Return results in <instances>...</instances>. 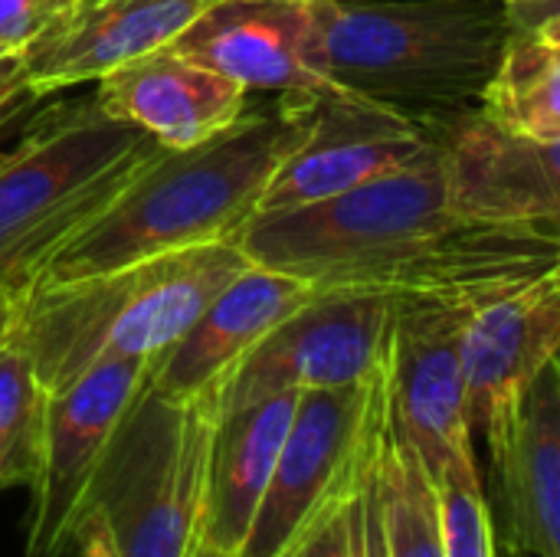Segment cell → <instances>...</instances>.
Returning a JSON list of instances; mask_svg holds the SVG:
<instances>
[{"instance_id":"4316f807","label":"cell","mask_w":560,"mask_h":557,"mask_svg":"<svg viewBox=\"0 0 560 557\" xmlns=\"http://www.w3.org/2000/svg\"><path fill=\"white\" fill-rule=\"evenodd\" d=\"M36 102V95L26 85V72H23V59L20 56H3L0 59V135L23 115V108H30Z\"/></svg>"},{"instance_id":"3957f363","label":"cell","mask_w":560,"mask_h":557,"mask_svg":"<svg viewBox=\"0 0 560 557\" xmlns=\"http://www.w3.org/2000/svg\"><path fill=\"white\" fill-rule=\"evenodd\" d=\"M502 0H315V62L407 115L472 108L509 43Z\"/></svg>"},{"instance_id":"52a82bcc","label":"cell","mask_w":560,"mask_h":557,"mask_svg":"<svg viewBox=\"0 0 560 557\" xmlns=\"http://www.w3.org/2000/svg\"><path fill=\"white\" fill-rule=\"evenodd\" d=\"M377 387L381 364L361 384L299 391L276 469L240 557H292L345 496L364 463Z\"/></svg>"},{"instance_id":"44dd1931","label":"cell","mask_w":560,"mask_h":557,"mask_svg":"<svg viewBox=\"0 0 560 557\" xmlns=\"http://www.w3.org/2000/svg\"><path fill=\"white\" fill-rule=\"evenodd\" d=\"M476 108L512 135L560 141V20L535 30L512 26Z\"/></svg>"},{"instance_id":"4fadbf2b","label":"cell","mask_w":560,"mask_h":557,"mask_svg":"<svg viewBox=\"0 0 560 557\" xmlns=\"http://www.w3.org/2000/svg\"><path fill=\"white\" fill-rule=\"evenodd\" d=\"M171 49L230 76L246 92H341L315 62V0H217Z\"/></svg>"},{"instance_id":"9c48e42d","label":"cell","mask_w":560,"mask_h":557,"mask_svg":"<svg viewBox=\"0 0 560 557\" xmlns=\"http://www.w3.org/2000/svg\"><path fill=\"white\" fill-rule=\"evenodd\" d=\"M151 364V358H112L46 394L39 463L26 486V557H62L75 548L102 456L148 384Z\"/></svg>"},{"instance_id":"8992f818","label":"cell","mask_w":560,"mask_h":557,"mask_svg":"<svg viewBox=\"0 0 560 557\" xmlns=\"http://www.w3.org/2000/svg\"><path fill=\"white\" fill-rule=\"evenodd\" d=\"M217 414L220 384L194 397L144 384L131 401L89 492L118 557H190L203 535Z\"/></svg>"},{"instance_id":"277c9868","label":"cell","mask_w":560,"mask_h":557,"mask_svg":"<svg viewBox=\"0 0 560 557\" xmlns=\"http://www.w3.org/2000/svg\"><path fill=\"white\" fill-rule=\"evenodd\" d=\"M236 240L194 246L121 269L33 286L16 299L13 341L46 394L112 358H158L243 269Z\"/></svg>"},{"instance_id":"ba28073f","label":"cell","mask_w":560,"mask_h":557,"mask_svg":"<svg viewBox=\"0 0 560 557\" xmlns=\"http://www.w3.org/2000/svg\"><path fill=\"white\" fill-rule=\"evenodd\" d=\"M394 289L322 286L253 345L220 381V410L279 391L368 381L387 348Z\"/></svg>"},{"instance_id":"484cf974","label":"cell","mask_w":560,"mask_h":557,"mask_svg":"<svg viewBox=\"0 0 560 557\" xmlns=\"http://www.w3.org/2000/svg\"><path fill=\"white\" fill-rule=\"evenodd\" d=\"M377 397H381V387H377ZM374 417H377V407H374ZM361 557H387L381 496H377V466H374V423H371V440H368L364 469H361Z\"/></svg>"},{"instance_id":"f1b7e54d","label":"cell","mask_w":560,"mask_h":557,"mask_svg":"<svg viewBox=\"0 0 560 557\" xmlns=\"http://www.w3.org/2000/svg\"><path fill=\"white\" fill-rule=\"evenodd\" d=\"M13 322H16V299L10 292L0 289V348L10 341L13 335Z\"/></svg>"},{"instance_id":"ac0fdd59","label":"cell","mask_w":560,"mask_h":557,"mask_svg":"<svg viewBox=\"0 0 560 557\" xmlns=\"http://www.w3.org/2000/svg\"><path fill=\"white\" fill-rule=\"evenodd\" d=\"M499 506L512 555L560 557V361H548L525 391L502 456Z\"/></svg>"},{"instance_id":"e0dca14e","label":"cell","mask_w":560,"mask_h":557,"mask_svg":"<svg viewBox=\"0 0 560 557\" xmlns=\"http://www.w3.org/2000/svg\"><path fill=\"white\" fill-rule=\"evenodd\" d=\"M312 292L315 286L295 276L249 263L200 309L184 335L154 358L148 384L167 397H194L220 384L226 371Z\"/></svg>"},{"instance_id":"83f0119b","label":"cell","mask_w":560,"mask_h":557,"mask_svg":"<svg viewBox=\"0 0 560 557\" xmlns=\"http://www.w3.org/2000/svg\"><path fill=\"white\" fill-rule=\"evenodd\" d=\"M75 552H79V557H118L112 532H108L105 519L95 509H89V515H85V522H82V529L75 535Z\"/></svg>"},{"instance_id":"6da1fadb","label":"cell","mask_w":560,"mask_h":557,"mask_svg":"<svg viewBox=\"0 0 560 557\" xmlns=\"http://www.w3.org/2000/svg\"><path fill=\"white\" fill-rule=\"evenodd\" d=\"M236 246L249 263L315 289L377 286L476 309L558 272L560 223L469 217L433 141L404 171L305 207L253 213L236 233Z\"/></svg>"},{"instance_id":"7402d4cb","label":"cell","mask_w":560,"mask_h":557,"mask_svg":"<svg viewBox=\"0 0 560 557\" xmlns=\"http://www.w3.org/2000/svg\"><path fill=\"white\" fill-rule=\"evenodd\" d=\"M46 420V387L33 374L26 351L10 338L0 348V492L30 486Z\"/></svg>"},{"instance_id":"f546056e","label":"cell","mask_w":560,"mask_h":557,"mask_svg":"<svg viewBox=\"0 0 560 557\" xmlns=\"http://www.w3.org/2000/svg\"><path fill=\"white\" fill-rule=\"evenodd\" d=\"M190 557H240V555H230V552L217 548L213 542H207V538L200 535V542L194 545V552H190Z\"/></svg>"},{"instance_id":"8fae6325","label":"cell","mask_w":560,"mask_h":557,"mask_svg":"<svg viewBox=\"0 0 560 557\" xmlns=\"http://www.w3.org/2000/svg\"><path fill=\"white\" fill-rule=\"evenodd\" d=\"M430 144L423 115H407L354 92H325L312 105L305 135L269 177L256 213L305 207L404 171Z\"/></svg>"},{"instance_id":"7a4b0ae2","label":"cell","mask_w":560,"mask_h":557,"mask_svg":"<svg viewBox=\"0 0 560 557\" xmlns=\"http://www.w3.org/2000/svg\"><path fill=\"white\" fill-rule=\"evenodd\" d=\"M318 95H279L184 151L161 148L43 266L33 286H56L141 259L226 243L249 223L259 197L308 128ZM30 292V289H26Z\"/></svg>"},{"instance_id":"ffe728a7","label":"cell","mask_w":560,"mask_h":557,"mask_svg":"<svg viewBox=\"0 0 560 557\" xmlns=\"http://www.w3.org/2000/svg\"><path fill=\"white\" fill-rule=\"evenodd\" d=\"M374 466L387 557H443L436 486L400 430V420L390 407L384 364L374 417Z\"/></svg>"},{"instance_id":"d4e9b609","label":"cell","mask_w":560,"mask_h":557,"mask_svg":"<svg viewBox=\"0 0 560 557\" xmlns=\"http://www.w3.org/2000/svg\"><path fill=\"white\" fill-rule=\"evenodd\" d=\"M75 0H0V59L23 56L56 23L69 16Z\"/></svg>"},{"instance_id":"2e32d148","label":"cell","mask_w":560,"mask_h":557,"mask_svg":"<svg viewBox=\"0 0 560 557\" xmlns=\"http://www.w3.org/2000/svg\"><path fill=\"white\" fill-rule=\"evenodd\" d=\"M217 0H75L69 16L20 59L36 98L95 82L108 69L171 46Z\"/></svg>"},{"instance_id":"5b68a950","label":"cell","mask_w":560,"mask_h":557,"mask_svg":"<svg viewBox=\"0 0 560 557\" xmlns=\"http://www.w3.org/2000/svg\"><path fill=\"white\" fill-rule=\"evenodd\" d=\"M161 144L112 118L95 95L46 108L0 151V289L20 299Z\"/></svg>"},{"instance_id":"4dcf8cb0","label":"cell","mask_w":560,"mask_h":557,"mask_svg":"<svg viewBox=\"0 0 560 557\" xmlns=\"http://www.w3.org/2000/svg\"><path fill=\"white\" fill-rule=\"evenodd\" d=\"M505 7H518V3H535V0H502Z\"/></svg>"},{"instance_id":"cb8c5ba5","label":"cell","mask_w":560,"mask_h":557,"mask_svg":"<svg viewBox=\"0 0 560 557\" xmlns=\"http://www.w3.org/2000/svg\"><path fill=\"white\" fill-rule=\"evenodd\" d=\"M361 469L354 483L345 489V496L322 515V522L305 535V542L292 557H361Z\"/></svg>"},{"instance_id":"5bb4252c","label":"cell","mask_w":560,"mask_h":557,"mask_svg":"<svg viewBox=\"0 0 560 557\" xmlns=\"http://www.w3.org/2000/svg\"><path fill=\"white\" fill-rule=\"evenodd\" d=\"M469 217L489 223H560L558 141H532L479 108L423 115Z\"/></svg>"},{"instance_id":"1f68e13d","label":"cell","mask_w":560,"mask_h":557,"mask_svg":"<svg viewBox=\"0 0 560 557\" xmlns=\"http://www.w3.org/2000/svg\"><path fill=\"white\" fill-rule=\"evenodd\" d=\"M512 557H528V555H512Z\"/></svg>"},{"instance_id":"603a6c76","label":"cell","mask_w":560,"mask_h":557,"mask_svg":"<svg viewBox=\"0 0 560 557\" xmlns=\"http://www.w3.org/2000/svg\"><path fill=\"white\" fill-rule=\"evenodd\" d=\"M443 557H495V522L479 466H453L433 479Z\"/></svg>"},{"instance_id":"d6986e66","label":"cell","mask_w":560,"mask_h":557,"mask_svg":"<svg viewBox=\"0 0 560 557\" xmlns=\"http://www.w3.org/2000/svg\"><path fill=\"white\" fill-rule=\"evenodd\" d=\"M295 401L299 391H279L217 414L207 463L203 538L230 555H240L246 545Z\"/></svg>"},{"instance_id":"9a60e30c","label":"cell","mask_w":560,"mask_h":557,"mask_svg":"<svg viewBox=\"0 0 560 557\" xmlns=\"http://www.w3.org/2000/svg\"><path fill=\"white\" fill-rule=\"evenodd\" d=\"M95 102L141 128L167 151H184L226 131L246 105V89L171 46L135 56L95 79Z\"/></svg>"},{"instance_id":"30bf717a","label":"cell","mask_w":560,"mask_h":557,"mask_svg":"<svg viewBox=\"0 0 560 557\" xmlns=\"http://www.w3.org/2000/svg\"><path fill=\"white\" fill-rule=\"evenodd\" d=\"M472 305L427 292H394L384 378L390 407L430 479L479 466L466 414L463 332Z\"/></svg>"},{"instance_id":"7c38bea8","label":"cell","mask_w":560,"mask_h":557,"mask_svg":"<svg viewBox=\"0 0 560 557\" xmlns=\"http://www.w3.org/2000/svg\"><path fill=\"white\" fill-rule=\"evenodd\" d=\"M558 351L560 269L469 312L463 332L466 414L472 440H486L489 466L502 456L525 391Z\"/></svg>"}]
</instances>
